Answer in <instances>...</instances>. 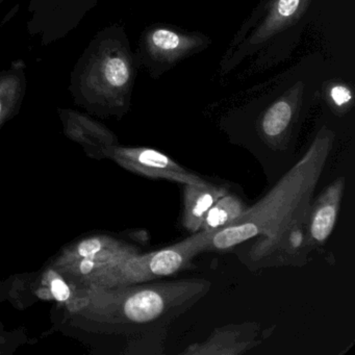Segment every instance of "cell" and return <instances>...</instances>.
<instances>
[{"label": "cell", "instance_id": "1", "mask_svg": "<svg viewBox=\"0 0 355 355\" xmlns=\"http://www.w3.org/2000/svg\"><path fill=\"white\" fill-rule=\"evenodd\" d=\"M211 288L207 279L188 278L76 288L71 301L53 306V330L78 340L93 353L109 352L114 342L123 340L122 354L138 336L169 327Z\"/></svg>", "mask_w": 355, "mask_h": 355}, {"label": "cell", "instance_id": "2", "mask_svg": "<svg viewBox=\"0 0 355 355\" xmlns=\"http://www.w3.org/2000/svg\"><path fill=\"white\" fill-rule=\"evenodd\" d=\"M334 141V132L322 128L305 155L263 198L234 223L207 234L205 251L227 250L251 239L271 236L306 217Z\"/></svg>", "mask_w": 355, "mask_h": 355}, {"label": "cell", "instance_id": "3", "mask_svg": "<svg viewBox=\"0 0 355 355\" xmlns=\"http://www.w3.org/2000/svg\"><path fill=\"white\" fill-rule=\"evenodd\" d=\"M136 59L123 28L107 26L95 35L76 62L68 90L90 115L123 117L130 110Z\"/></svg>", "mask_w": 355, "mask_h": 355}, {"label": "cell", "instance_id": "4", "mask_svg": "<svg viewBox=\"0 0 355 355\" xmlns=\"http://www.w3.org/2000/svg\"><path fill=\"white\" fill-rule=\"evenodd\" d=\"M207 243V234L198 232L171 246L151 252L137 253L115 267L99 274L86 286L113 288L169 277L188 269L193 259L205 252Z\"/></svg>", "mask_w": 355, "mask_h": 355}, {"label": "cell", "instance_id": "5", "mask_svg": "<svg viewBox=\"0 0 355 355\" xmlns=\"http://www.w3.org/2000/svg\"><path fill=\"white\" fill-rule=\"evenodd\" d=\"M140 252V247L123 238L97 232L72 241L49 261L73 288H80L99 274Z\"/></svg>", "mask_w": 355, "mask_h": 355}, {"label": "cell", "instance_id": "6", "mask_svg": "<svg viewBox=\"0 0 355 355\" xmlns=\"http://www.w3.org/2000/svg\"><path fill=\"white\" fill-rule=\"evenodd\" d=\"M238 257L250 271L282 266H303L313 252L307 232V215L271 236H257L247 241Z\"/></svg>", "mask_w": 355, "mask_h": 355}, {"label": "cell", "instance_id": "7", "mask_svg": "<svg viewBox=\"0 0 355 355\" xmlns=\"http://www.w3.org/2000/svg\"><path fill=\"white\" fill-rule=\"evenodd\" d=\"M105 159L138 175L151 180H163L182 184H202L209 180L199 174L182 167L165 153L149 147H110L105 153Z\"/></svg>", "mask_w": 355, "mask_h": 355}, {"label": "cell", "instance_id": "8", "mask_svg": "<svg viewBox=\"0 0 355 355\" xmlns=\"http://www.w3.org/2000/svg\"><path fill=\"white\" fill-rule=\"evenodd\" d=\"M10 280L11 286L8 302L19 311L38 302L66 304L76 294V288L49 261L37 271L14 274L10 276Z\"/></svg>", "mask_w": 355, "mask_h": 355}, {"label": "cell", "instance_id": "9", "mask_svg": "<svg viewBox=\"0 0 355 355\" xmlns=\"http://www.w3.org/2000/svg\"><path fill=\"white\" fill-rule=\"evenodd\" d=\"M302 83L291 88L284 96L272 103L259 120V134L263 144L273 150L290 147L293 130L298 122L303 93Z\"/></svg>", "mask_w": 355, "mask_h": 355}, {"label": "cell", "instance_id": "10", "mask_svg": "<svg viewBox=\"0 0 355 355\" xmlns=\"http://www.w3.org/2000/svg\"><path fill=\"white\" fill-rule=\"evenodd\" d=\"M209 43L207 37L199 34H184L171 28L155 26L145 33L141 45L143 55L151 62L173 65L202 51Z\"/></svg>", "mask_w": 355, "mask_h": 355}, {"label": "cell", "instance_id": "11", "mask_svg": "<svg viewBox=\"0 0 355 355\" xmlns=\"http://www.w3.org/2000/svg\"><path fill=\"white\" fill-rule=\"evenodd\" d=\"M64 134L78 143L87 157L97 161L105 159V151L119 144L117 136L105 124L88 114L72 109H58Z\"/></svg>", "mask_w": 355, "mask_h": 355}, {"label": "cell", "instance_id": "12", "mask_svg": "<svg viewBox=\"0 0 355 355\" xmlns=\"http://www.w3.org/2000/svg\"><path fill=\"white\" fill-rule=\"evenodd\" d=\"M261 325L255 322L228 324L215 328L205 342L194 343L182 355H242L263 342Z\"/></svg>", "mask_w": 355, "mask_h": 355}, {"label": "cell", "instance_id": "13", "mask_svg": "<svg viewBox=\"0 0 355 355\" xmlns=\"http://www.w3.org/2000/svg\"><path fill=\"white\" fill-rule=\"evenodd\" d=\"M346 187L344 176L334 180L309 205L307 232L313 249L322 247L334 232L340 213V202Z\"/></svg>", "mask_w": 355, "mask_h": 355}, {"label": "cell", "instance_id": "14", "mask_svg": "<svg viewBox=\"0 0 355 355\" xmlns=\"http://www.w3.org/2000/svg\"><path fill=\"white\" fill-rule=\"evenodd\" d=\"M311 0H272L261 24L249 37V46H259L278 33L296 24L306 11Z\"/></svg>", "mask_w": 355, "mask_h": 355}, {"label": "cell", "instance_id": "15", "mask_svg": "<svg viewBox=\"0 0 355 355\" xmlns=\"http://www.w3.org/2000/svg\"><path fill=\"white\" fill-rule=\"evenodd\" d=\"M230 191L226 186L211 182L202 184H184V211L182 224L191 234L200 230L203 219L211 205Z\"/></svg>", "mask_w": 355, "mask_h": 355}, {"label": "cell", "instance_id": "16", "mask_svg": "<svg viewBox=\"0 0 355 355\" xmlns=\"http://www.w3.org/2000/svg\"><path fill=\"white\" fill-rule=\"evenodd\" d=\"M26 64L17 60L0 71V128L19 114L26 94Z\"/></svg>", "mask_w": 355, "mask_h": 355}, {"label": "cell", "instance_id": "17", "mask_svg": "<svg viewBox=\"0 0 355 355\" xmlns=\"http://www.w3.org/2000/svg\"><path fill=\"white\" fill-rule=\"evenodd\" d=\"M250 205H247L242 197L228 191L207 211L199 232H203L207 234H214L234 223L248 209Z\"/></svg>", "mask_w": 355, "mask_h": 355}, {"label": "cell", "instance_id": "18", "mask_svg": "<svg viewBox=\"0 0 355 355\" xmlns=\"http://www.w3.org/2000/svg\"><path fill=\"white\" fill-rule=\"evenodd\" d=\"M168 328L147 332L132 340L122 354H163Z\"/></svg>", "mask_w": 355, "mask_h": 355}, {"label": "cell", "instance_id": "19", "mask_svg": "<svg viewBox=\"0 0 355 355\" xmlns=\"http://www.w3.org/2000/svg\"><path fill=\"white\" fill-rule=\"evenodd\" d=\"M28 330L24 327L7 329L5 324L0 322V355H12L28 344Z\"/></svg>", "mask_w": 355, "mask_h": 355}, {"label": "cell", "instance_id": "20", "mask_svg": "<svg viewBox=\"0 0 355 355\" xmlns=\"http://www.w3.org/2000/svg\"><path fill=\"white\" fill-rule=\"evenodd\" d=\"M329 96L332 103L338 109H344L347 105L352 103L353 95L350 89L345 85H334L330 88Z\"/></svg>", "mask_w": 355, "mask_h": 355}, {"label": "cell", "instance_id": "21", "mask_svg": "<svg viewBox=\"0 0 355 355\" xmlns=\"http://www.w3.org/2000/svg\"><path fill=\"white\" fill-rule=\"evenodd\" d=\"M10 286H11L10 277L7 278V279L0 280V302H6V301H8Z\"/></svg>", "mask_w": 355, "mask_h": 355}, {"label": "cell", "instance_id": "22", "mask_svg": "<svg viewBox=\"0 0 355 355\" xmlns=\"http://www.w3.org/2000/svg\"><path fill=\"white\" fill-rule=\"evenodd\" d=\"M5 3V0H0V3Z\"/></svg>", "mask_w": 355, "mask_h": 355}]
</instances>
